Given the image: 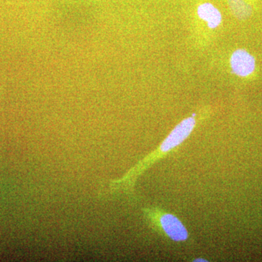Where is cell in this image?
Instances as JSON below:
<instances>
[{
	"mask_svg": "<svg viewBox=\"0 0 262 262\" xmlns=\"http://www.w3.org/2000/svg\"><path fill=\"white\" fill-rule=\"evenodd\" d=\"M194 115H195L184 119L183 121L179 123L170 132L168 137L164 140L159 149L153 151L151 155H148L144 160L139 162L122 178L112 181L110 184V191L115 192V191L122 190L129 192L132 190L136 179L151 164L154 163L155 160L159 158L162 155L169 152L174 148L180 145L183 141L190 135L195 127L196 121L194 117Z\"/></svg>",
	"mask_w": 262,
	"mask_h": 262,
	"instance_id": "obj_1",
	"label": "cell"
},
{
	"mask_svg": "<svg viewBox=\"0 0 262 262\" xmlns=\"http://www.w3.org/2000/svg\"><path fill=\"white\" fill-rule=\"evenodd\" d=\"M144 213L150 225L163 231L171 241L175 242L187 241L189 237L187 229L176 215L162 213L158 209H144Z\"/></svg>",
	"mask_w": 262,
	"mask_h": 262,
	"instance_id": "obj_2",
	"label": "cell"
},
{
	"mask_svg": "<svg viewBox=\"0 0 262 262\" xmlns=\"http://www.w3.org/2000/svg\"><path fill=\"white\" fill-rule=\"evenodd\" d=\"M232 72L239 77L251 75L256 68V61L252 55L245 50H237L232 53L230 58Z\"/></svg>",
	"mask_w": 262,
	"mask_h": 262,
	"instance_id": "obj_3",
	"label": "cell"
},
{
	"mask_svg": "<svg viewBox=\"0 0 262 262\" xmlns=\"http://www.w3.org/2000/svg\"><path fill=\"white\" fill-rule=\"evenodd\" d=\"M198 16L208 24V27L215 29L222 21V14L220 10L210 3H204L200 5L198 9Z\"/></svg>",
	"mask_w": 262,
	"mask_h": 262,
	"instance_id": "obj_4",
	"label": "cell"
},
{
	"mask_svg": "<svg viewBox=\"0 0 262 262\" xmlns=\"http://www.w3.org/2000/svg\"><path fill=\"white\" fill-rule=\"evenodd\" d=\"M229 6L236 18L244 20L252 13V7L245 0H228Z\"/></svg>",
	"mask_w": 262,
	"mask_h": 262,
	"instance_id": "obj_5",
	"label": "cell"
},
{
	"mask_svg": "<svg viewBox=\"0 0 262 262\" xmlns=\"http://www.w3.org/2000/svg\"><path fill=\"white\" fill-rule=\"evenodd\" d=\"M194 261H207L206 259H203V258H198V259L194 260Z\"/></svg>",
	"mask_w": 262,
	"mask_h": 262,
	"instance_id": "obj_6",
	"label": "cell"
}]
</instances>
